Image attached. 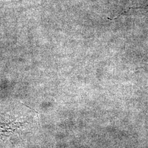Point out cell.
Returning <instances> with one entry per match:
<instances>
[{
	"instance_id": "cell-1",
	"label": "cell",
	"mask_w": 148,
	"mask_h": 148,
	"mask_svg": "<svg viewBox=\"0 0 148 148\" xmlns=\"http://www.w3.org/2000/svg\"><path fill=\"white\" fill-rule=\"evenodd\" d=\"M130 9H134V10H139V9H142V10H148V5H143L140 7H132L130 8Z\"/></svg>"
}]
</instances>
